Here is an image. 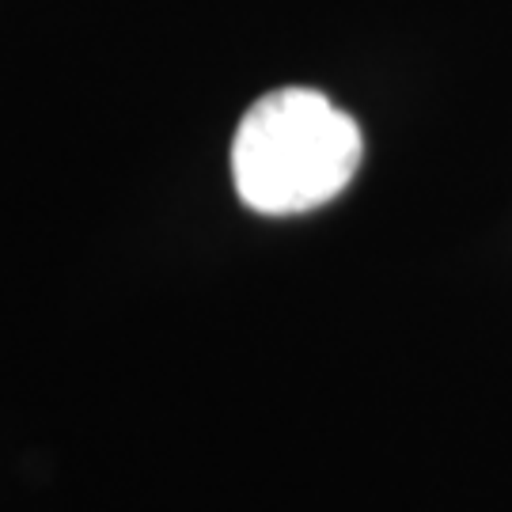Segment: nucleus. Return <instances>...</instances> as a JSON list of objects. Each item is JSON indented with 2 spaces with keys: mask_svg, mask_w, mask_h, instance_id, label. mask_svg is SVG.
<instances>
[{
  "mask_svg": "<svg viewBox=\"0 0 512 512\" xmlns=\"http://www.w3.org/2000/svg\"><path fill=\"white\" fill-rule=\"evenodd\" d=\"M365 156L361 129L311 88H277L243 114L232 137V179L243 205L293 217L334 202Z\"/></svg>",
  "mask_w": 512,
  "mask_h": 512,
  "instance_id": "1",
  "label": "nucleus"
}]
</instances>
